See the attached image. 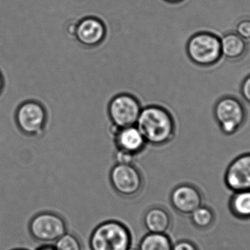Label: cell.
Returning a JSON list of instances; mask_svg holds the SVG:
<instances>
[{
  "mask_svg": "<svg viewBox=\"0 0 250 250\" xmlns=\"http://www.w3.org/2000/svg\"><path fill=\"white\" fill-rule=\"evenodd\" d=\"M136 126L147 144L163 146L170 143L176 135V121L171 112L160 104L143 107Z\"/></svg>",
  "mask_w": 250,
  "mask_h": 250,
  "instance_id": "1",
  "label": "cell"
},
{
  "mask_svg": "<svg viewBox=\"0 0 250 250\" xmlns=\"http://www.w3.org/2000/svg\"><path fill=\"white\" fill-rule=\"evenodd\" d=\"M229 209L238 220H250V190L233 192L229 201Z\"/></svg>",
  "mask_w": 250,
  "mask_h": 250,
  "instance_id": "15",
  "label": "cell"
},
{
  "mask_svg": "<svg viewBox=\"0 0 250 250\" xmlns=\"http://www.w3.org/2000/svg\"><path fill=\"white\" fill-rule=\"evenodd\" d=\"M132 236L129 229L120 222H105L99 225L91 235L92 250H127L130 248Z\"/></svg>",
  "mask_w": 250,
  "mask_h": 250,
  "instance_id": "4",
  "label": "cell"
},
{
  "mask_svg": "<svg viewBox=\"0 0 250 250\" xmlns=\"http://www.w3.org/2000/svg\"><path fill=\"white\" fill-rule=\"evenodd\" d=\"M110 182L114 190L125 198L136 196L144 183L142 175L132 164H116L110 173Z\"/></svg>",
  "mask_w": 250,
  "mask_h": 250,
  "instance_id": "9",
  "label": "cell"
},
{
  "mask_svg": "<svg viewBox=\"0 0 250 250\" xmlns=\"http://www.w3.org/2000/svg\"><path fill=\"white\" fill-rule=\"evenodd\" d=\"M225 183L232 192L250 190V153L236 157L228 166Z\"/></svg>",
  "mask_w": 250,
  "mask_h": 250,
  "instance_id": "10",
  "label": "cell"
},
{
  "mask_svg": "<svg viewBox=\"0 0 250 250\" xmlns=\"http://www.w3.org/2000/svg\"><path fill=\"white\" fill-rule=\"evenodd\" d=\"M186 51L189 60L201 67L214 66L223 57L220 38L206 31L197 32L189 38Z\"/></svg>",
  "mask_w": 250,
  "mask_h": 250,
  "instance_id": "3",
  "label": "cell"
},
{
  "mask_svg": "<svg viewBox=\"0 0 250 250\" xmlns=\"http://www.w3.org/2000/svg\"><path fill=\"white\" fill-rule=\"evenodd\" d=\"M236 33L244 40L250 39V19L241 20L236 25Z\"/></svg>",
  "mask_w": 250,
  "mask_h": 250,
  "instance_id": "19",
  "label": "cell"
},
{
  "mask_svg": "<svg viewBox=\"0 0 250 250\" xmlns=\"http://www.w3.org/2000/svg\"><path fill=\"white\" fill-rule=\"evenodd\" d=\"M57 250H82V244L75 235L66 233L55 242Z\"/></svg>",
  "mask_w": 250,
  "mask_h": 250,
  "instance_id": "18",
  "label": "cell"
},
{
  "mask_svg": "<svg viewBox=\"0 0 250 250\" xmlns=\"http://www.w3.org/2000/svg\"><path fill=\"white\" fill-rule=\"evenodd\" d=\"M127 250H138V249H135V248H129V249H128Z\"/></svg>",
  "mask_w": 250,
  "mask_h": 250,
  "instance_id": "26",
  "label": "cell"
},
{
  "mask_svg": "<svg viewBox=\"0 0 250 250\" xmlns=\"http://www.w3.org/2000/svg\"><path fill=\"white\" fill-rule=\"evenodd\" d=\"M162 1H164L166 4H168V5L176 6L182 4L187 0H162Z\"/></svg>",
  "mask_w": 250,
  "mask_h": 250,
  "instance_id": "23",
  "label": "cell"
},
{
  "mask_svg": "<svg viewBox=\"0 0 250 250\" xmlns=\"http://www.w3.org/2000/svg\"><path fill=\"white\" fill-rule=\"evenodd\" d=\"M23 250V249H16V250Z\"/></svg>",
  "mask_w": 250,
  "mask_h": 250,
  "instance_id": "27",
  "label": "cell"
},
{
  "mask_svg": "<svg viewBox=\"0 0 250 250\" xmlns=\"http://www.w3.org/2000/svg\"><path fill=\"white\" fill-rule=\"evenodd\" d=\"M143 107L140 100L130 92L114 95L107 107V113L112 129L136 126Z\"/></svg>",
  "mask_w": 250,
  "mask_h": 250,
  "instance_id": "5",
  "label": "cell"
},
{
  "mask_svg": "<svg viewBox=\"0 0 250 250\" xmlns=\"http://www.w3.org/2000/svg\"><path fill=\"white\" fill-rule=\"evenodd\" d=\"M136 156L132 155L129 153L117 150L115 153V159L117 164H131L133 162Z\"/></svg>",
  "mask_w": 250,
  "mask_h": 250,
  "instance_id": "20",
  "label": "cell"
},
{
  "mask_svg": "<svg viewBox=\"0 0 250 250\" xmlns=\"http://www.w3.org/2000/svg\"><path fill=\"white\" fill-rule=\"evenodd\" d=\"M222 55L230 60H238L247 53L246 42L236 32L226 34L220 38Z\"/></svg>",
  "mask_w": 250,
  "mask_h": 250,
  "instance_id": "14",
  "label": "cell"
},
{
  "mask_svg": "<svg viewBox=\"0 0 250 250\" xmlns=\"http://www.w3.org/2000/svg\"><path fill=\"white\" fill-rule=\"evenodd\" d=\"M68 32L82 46L93 48L104 44L108 29L105 22L99 16L89 15L71 23Z\"/></svg>",
  "mask_w": 250,
  "mask_h": 250,
  "instance_id": "7",
  "label": "cell"
},
{
  "mask_svg": "<svg viewBox=\"0 0 250 250\" xmlns=\"http://www.w3.org/2000/svg\"><path fill=\"white\" fill-rule=\"evenodd\" d=\"M3 87H4V80H3L2 75H1V71H0V95L2 92Z\"/></svg>",
  "mask_w": 250,
  "mask_h": 250,
  "instance_id": "24",
  "label": "cell"
},
{
  "mask_svg": "<svg viewBox=\"0 0 250 250\" xmlns=\"http://www.w3.org/2000/svg\"><path fill=\"white\" fill-rule=\"evenodd\" d=\"M170 204L175 210L182 215H189L203 204L201 192L196 186L181 184L170 194Z\"/></svg>",
  "mask_w": 250,
  "mask_h": 250,
  "instance_id": "11",
  "label": "cell"
},
{
  "mask_svg": "<svg viewBox=\"0 0 250 250\" xmlns=\"http://www.w3.org/2000/svg\"><path fill=\"white\" fill-rule=\"evenodd\" d=\"M37 250H57L55 249V248H54V247L48 246V245H46V246L42 247V248H39V249H38Z\"/></svg>",
  "mask_w": 250,
  "mask_h": 250,
  "instance_id": "25",
  "label": "cell"
},
{
  "mask_svg": "<svg viewBox=\"0 0 250 250\" xmlns=\"http://www.w3.org/2000/svg\"><path fill=\"white\" fill-rule=\"evenodd\" d=\"M170 237L164 233H148L141 239L138 250H172Z\"/></svg>",
  "mask_w": 250,
  "mask_h": 250,
  "instance_id": "16",
  "label": "cell"
},
{
  "mask_svg": "<svg viewBox=\"0 0 250 250\" xmlns=\"http://www.w3.org/2000/svg\"><path fill=\"white\" fill-rule=\"evenodd\" d=\"M111 133L117 150L132 155L137 156L141 154L148 145L136 126L121 129L111 128Z\"/></svg>",
  "mask_w": 250,
  "mask_h": 250,
  "instance_id": "12",
  "label": "cell"
},
{
  "mask_svg": "<svg viewBox=\"0 0 250 250\" xmlns=\"http://www.w3.org/2000/svg\"><path fill=\"white\" fill-rule=\"evenodd\" d=\"M172 250H198L196 245L189 241L183 240L173 245Z\"/></svg>",
  "mask_w": 250,
  "mask_h": 250,
  "instance_id": "22",
  "label": "cell"
},
{
  "mask_svg": "<svg viewBox=\"0 0 250 250\" xmlns=\"http://www.w3.org/2000/svg\"><path fill=\"white\" fill-rule=\"evenodd\" d=\"M190 218L195 227L200 230H207L214 224L215 214L209 207L202 205L190 214Z\"/></svg>",
  "mask_w": 250,
  "mask_h": 250,
  "instance_id": "17",
  "label": "cell"
},
{
  "mask_svg": "<svg viewBox=\"0 0 250 250\" xmlns=\"http://www.w3.org/2000/svg\"><path fill=\"white\" fill-rule=\"evenodd\" d=\"M214 117L224 135H234L245 124L247 112L245 106L238 98L225 96L214 106Z\"/></svg>",
  "mask_w": 250,
  "mask_h": 250,
  "instance_id": "6",
  "label": "cell"
},
{
  "mask_svg": "<svg viewBox=\"0 0 250 250\" xmlns=\"http://www.w3.org/2000/svg\"><path fill=\"white\" fill-rule=\"evenodd\" d=\"M241 94L244 99L250 104V74L242 82L241 85Z\"/></svg>",
  "mask_w": 250,
  "mask_h": 250,
  "instance_id": "21",
  "label": "cell"
},
{
  "mask_svg": "<svg viewBox=\"0 0 250 250\" xmlns=\"http://www.w3.org/2000/svg\"><path fill=\"white\" fill-rule=\"evenodd\" d=\"M16 118L18 126L23 133L41 139L48 132L51 115L48 109L42 103L28 101L19 106Z\"/></svg>",
  "mask_w": 250,
  "mask_h": 250,
  "instance_id": "2",
  "label": "cell"
},
{
  "mask_svg": "<svg viewBox=\"0 0 250 250\" xmlns=\"http://www.w3.org/2000/svg\"><path fill=\"white\" fill-rule=\"evenodd\" d=\"M65 220L58 214L44 212L33 217L29 231L35 240L44 244H55L67 233Z\"/></svg>",
  "mask_w": 250,
  "mask_h": 250,
  "instance_id": "8",
  "label": "cell"
},
{
  "mask_svg": "<svg viewBox=\"0 0 250 250\" xmlns=\"http://www.w3.org/2000/svg\"><path fill=\"white\" fill-rule=\"evenodd\" d=\"M144 223L148 233L167 234L171 227L172 219L167 210L154 207L146 212Z\"/></svg>",
  "mask_w": 250,
  "mask_h": 250,
  "instance_id": "13",
  "label": "cell"
}]
</instances>
